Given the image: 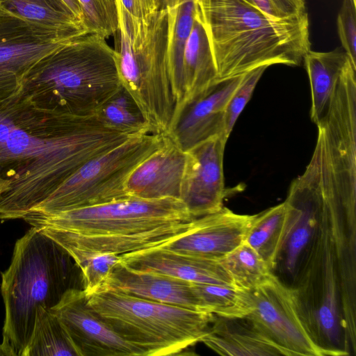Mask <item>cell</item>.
I'll use <instances>...</instances> for the list:
<instances>
[{
  "label": "cell",
  "instance_id": "cell-1",
  "mask_svg": "<svg viewBox=\"0 0 356 356\" xmlns=\"http://www.w3.org/2000/svg\"><path fill=\"white\" fill-rule=\"evenodd\" d=\"M129 138L95 114L37 108L19 89L0 99V177L10 181L0 220L22 218L85 163Z\"/></svg>",
  "mask_w": 356,
  "mask_h": 356
},
{
  "label": "cell",
  "instance_id": "cell-2",
  "mask_svg": "<svg viewBox=\"0 0 356 356\" xmlns=\"http://www.w3.org/2000/svg\"><path fill=\"white\" fill-rule=\"evenodd\" d=\"M22 219L66 251L120 255L160 247L186 233L195 221L179 199L135 197L56 213L31 211Z\"/></svg>",
  "mask_w": 356,
  "mask_h": 356
},
{
  "label": "cell",
  "instance_id": "cell-3",
  "mask_svg": "<svg viewBox=\"0 0 356 356\" xmlns=\"http://www.w3.org/2000/svg\"><path fill=\"white\" fill-rule=\"evenodd\" d=\"M218 81L261 66L300 65L311 49L307 12L273 17L245 0H194Z\"/></svg>",
  "mask_w": 356,
  "mask_h": 356
},
{
  "label": "cell",
  "instance_id": "cell-4",
  "mask_svg": "<svg viewBox=\"0 0 356 356\" xmlns=\"http://www.w3.org/2000/svg\"><path fill=\"white\" fill-rule=\"evenodd\" d=\"M122 86L115 50L88 33L40 59L19 90L37 108L82 116L94 114Z\"/></svg>",
  "mask_w": 356,
  "mask_h": 356
},
{
  "label": "cell",
  "instance_id": "cell-5",
  "mask_svg": "<svg viewBox=\"0 0 356 356\" xmlns=\"http://www.w3.org/2000/svg\"><path fill=\"white\" fill-rule=\"evenodd\" d=\"M79 268L70 254L40 229L32 227L15 243L8 268L1 274L5 306L3 336L22 356L40 307L50 311L77 284Z\"/></svg>",
  "mask_w": 356,
  "mask_h": 356
},
{
  "label": "cell",
  "instance_id": "cell-6",
  "mask_svg": "<svg viewBox=\"0 0 356 356\" xmlns=\"http://www.w3.org/2000/svg\"><path fill=\"white\" fill-rule=\"evenodd\" d=\"M118 27L115 52L122 86L148 122L152 134L167 132L175 99L168 66V10L149 18L133 17L117 0Z\"/></svg>",
  "mask_w": 356,
  "mask_h": 356
},
{
  "label": "cell",
  "instance_id": "cell-7",
  "mask_svg": "<svg viewBox=\"0 0 356 356\" xmlns=\"http://www.w3.org/2000/svg\"><path fill=\"white\" fill-rule=\"evenodd\" d=\"M91 309L145 356L181 355L201 342L216 316L102 288L86 295Z\"/></svg>",
  "mask_w": 356,
  "mask_h": 356
},
{
  "label": "cell",
  "instance_id": "cell-8",
  "mask_svg": "<svg viewBox=\"0 0 356 356\" xmlns=\"http://www.w3.org/2000/svg\"><path fill=\"white\" fill-rule=\"evenodd\" d=\"M161 141L162 134L130 137L85 163L31 211L56 213L129 197L126 190L129 176Z\"/></svg>",
  "mask_w": 356,
  "mask_h": 356
},
{
  "label": "cell",
  "instance_id": "cell-9",
  "mask_svg": "<svg viewBox=\"0 0 356 356\" xmlns=\"http://www.w3.org/2000/svg\"><path fill=\"white\" fill-rule=\"evenodd\" d=\"M250 292L252 309L246 316L285 356L332 355L317 341L295 290L273 273Z\"/></svg>",
  "mask_w": 356,
  "mask_h": 356
},
{
  "label": "cell",
  "instance_id": "cell-10",
  "mask_svg": "<svg viewBox=\"0 0 356 356\" xmlns=\"http://www.w3.org/2000/svg\"><path fill=\"white\" fill-rule=\"evenodd\" d=\"M86 33L32 23L0 7V99L15 93L43 56Z\"/></svg>",
  "mask_w": 356,
  "mask_h": 356
},
{
  "label": "cell",
  "instance_id": "cell-11",
  "mask_svg": "<svg viewBox=\"0 0 356 356\" xmlns=\"http://www.w3.org/2000/svg\"><path fill=\"white\" fill-rule=\"evenodd\" d=\"M50 312L60 322L77 356H145L91 309L81 288L68 290Z\"/></svg>",
  "mask_w": 356,
  "mask_h": 356
},
{
  "label": "cell",
  "instance_id": "cell-12",
  "mask_svg": "<svg viewBox=\"0 0 356 356\" xmlns=\"http://www.w3.org/2000/svg\"><path fill=\"white\" fill-rule=\"evenodd\" d=\"M221 136L210 138L186 152L180 200L194 218L219 211L227 192L223 158L227 143Z\"/></svg>",
  "mask_w": 356,
  "mask_h": 356
},
{
  "label": "cell",
  "instance_id": "cell-13",
  "mask_svg": "<svg viewBox=\"0 0 356 356\" xmlns=\"http://www.w3.org/2000/svg\"><path fill=\"white\" fill-rule=\"evenodd\" d=\"M245 74L220 81L185 104L173 115L165 134L185 152L216 136H221L227 140L225 134V110Z\"/></svg>",
  "mask_w": 356,
  "mask_h": 356
},
{
  "label": "cell",
  "instance_id": "cell-14",
  "mask_svg": "<svg viewBox=\"0 0 356 356\" xmlns=\"http://www.w3.org/2000/svg\"><path fill=\"white\" fill-rule=\"evenodd\" d=\"M253 218L254 215L236 213L224 207L196 218L191 229L159 248L220 259L245 241Z\"/></svg>",
  "mask_w": 356,
  "mask_h": 356
},
{
  "label": "cell",
  "instance_id": "cell-15",
  "mask_svg": "<svg viewBox=\"0 0 356 356\" xmlns=\"http://www.w3.org/2000/svg\"><path fill=\"white\" fill-rule=\"evenodd\" d=\"M186 153L166 134L160 146L131 172L126 182L129 197L180 200Z\"/></svg>",
  "mask_w": 356,
  "mask_h": 356
},
{
  "label": "cell",
  "instance_id": "cell-16",
  "mask_svg": "<svg viewBox=\"0 0 356 356\" xmlns=\"http://www.w3.org/2000/svg\"><path fill=\"white\" fill-rule=\"evenodd\" d=\"M102 288L161 303L205 312L193 282L158 273L135 270L124 265L121 261L113 267Z\"/></svg>",
  "mask_w": 356,
  "mask_h": 356
},
{
  "label": "cell",
  "instance_id": "cell-17",
  "mask_svg": "<svg viewBox=\"0 0 356 356\" xmlns=\"http://www.w3.org/2000/svg\"><path fill=\"white\" fill-rule=\"evenodd\" d=\"M121 262L135 270L164 274L193 283L233 284L218 259L159 247L121 254Z\"/></svg>",
  "mask_w": 356,
  "mask_h": 356
},
{
  "label": "cell",
  "instance_id": "cell-18",
  "mask_svg": "<svg viewBox=\"0 0 356 356\" xmlns=\"http://www.w3.org/2000/svg\"><path fill=\"white\" fill-rule=\"evenodd\" d=\"M201 342L221 355L279 356L283 351L248 318L216 316Z\"/></svg>",
  "mask_w": 356,
  "mask_h": 356
},
{
  "label": "cell",
  "instance_id": "cell-19",
  "mask_svg": "<svg viewBox=\"0 0 356 356\" xmlns=\"http://www.w3.org/2000/svg\"><path fill=\"white\" fill-rule=\"evenodd\" d=\"M183 76L184 97L181 106L173 115L178 113L185 104L202 95L218 83L208 37L196 11L184 49Z\"/></svg>",
  "mask_w": 356,
  "mask_h": 356
},
{
  "label": "cell",
  "instance_id": "cell-20",
  "mask_svg": "<svg viewBox=\"0 0 356 356\" xmlns=\"http://www.w3.org/2000/svg\"><path fill=\"white\" fill-rule=\"evenodd\" d=\"M349 60L344 50L339 48L327 52L310 49L305 54L303 63L311 90L310 118L316 125L327 112L340 76Z\"/></svg>",
  "mask_w": 356,
  "mask_h": 356
},
{
  "label": "cell",
  "instance_id": "cell-21",
  "mask_svg": "<svg viewBox=\"0 0 356 356\" xmlns=\"http://www.w3.org/2000/svg\"><path fill=\"white\" fill-rule=\"evenodd\" d=\"M291 227V213L283 202L254 215L245 241L257 251L273 271Z\"/></svg>",
  "mask_w": 356,
  "mask_h": 356
},
{
  "label": "cell",
  "instance_id": "cell-22",
  "mask_svg": "<svg viewBox=\"0 0 356 356\" xmlns=\"http://www.w3.org/2000/svg\"><path fill=\"white\" fill-rule=\"evenodd\" d=\"M195 13L194 0H185L178 7L168 10L167 58L172 90L175 99L174 113L179 108L184 97L183 58Z\"/></svg>",
  "mask_w": 356,
  "mask_h": 356
},
{
  "label": "cell",
  "instance_id": "cell-23",
  "mask_svg": "<svg viewBox=\"0 0 356 356\" xmlns=\"http://www.w3.org/2000/svg\"><path fill=\"white\" fill-rule=\"evenodd\" d=\"M0 7L22 19L51 29L88 33L63 0H0Z\"/></svg>",
  "mask_w": 356,
  "mask_h": 356
},
{
  "label": "cell",
  "instance_id": "cell-24",
  "mask_svg": "<svg viewBox=\"0 0 356 356\" xmlns=\"http://www.w3.org/2000/svg\"><path fill=\"white\" fill-rule=\"evenodd\" d=\"M94 114L106 127L130 137L152 134L140 108L123 86L101 104Z\"/></svg>",
  "mask_w": 356,
  "mask_h": 356
},
{
  "label": "cell",
  "instance_id": "cell-25",
  "mask_svg": "<svg viewBox=\"0 0 356 356\" xmlns=\"http://www.w3.org/2000/svg\"><path fill=\"white\" fill-rule=\"evenodd\" d=\"M77 356L57 316L40 307L31 340L22 356Z\"/></svg>",
  "mask_w": 356,
  "mask_h": 356
},
{
  "label": "cell",
  "instance_id": "cell-26",
  "mask_svg": "<svg viewBox=\"0 0 356 356\" xmlns=\"http://www.w3.org/2000/svg\"><path fill=\"white\" fill-rule=\"evenodd\" d=\"M236 287L252 291L273 273L265 261L244 241L218 259Z\"/></svg>",
  "mask_w": 356,
  "mask_h": 356
},
{
  "label": "cell",
  "instance_id": "cell-27",
  "mask_svg": "<svg viewBox=\"0 0 356 356\" xmlns=\"http://www.w3.org/2000/svg\"><path fill=\"white\" fill-rule=\"evenodd\" d=\"M204 310L223 318H243L252 309L250 292L233 284L193 283Z\"/></svg>",
  "mask_w": 356,
  "mask_h": 356
},
{
  "label": "cell",
  "instance_id": "cell-28",
  "mask_svg": "<svg viewBox=\"0 0 356 356\" xmlns=\"http://www.w3.org/2000/svg\"><path fill=\"white\" fill-rule=\"evenodd\" d=\"M67 252L80 270L82 289L86 295L102 288L113 267L121 261V255L113 252L76 250Z\"/></svg>",
  "mask_w": 356,
  "mask_h": 356
},
{
  "label": "cell",
  "instance_id": "cell-29",
  "mask_svg": "<svg viewBox=\"0 0 356 356\" xmlns=\"http://www.w3.org/2000/svg\"><path fill=\"white\" fill-rule=\"evenodd\" d=\"M88 33L104 38L115 35L118 27L117 0H78Z\"/></svg>",
  "mask_w": 356,
  "mask_h": 356
},
{
  "label": "cell",
  "instance_id": "cell-30",
  "mask_svg": "<svg viewBox=\"0 0 356 356\" xmlns=\"http://www.w3.org/2000/svg\"><path fill=\"white\" fill-rule=\"evenodd\" d=\"M267 66H261L246 72L242 81L229 98L224 116L225 134L229 138L242 111L252 95Z\"/></svg>",
  "mask_w": 356,
  "mask_h": 356
},
{
  "label": "cell",
  "instance_id": "cell-31",
  "mask_svg": "<svg viewBox=\"0 0 356 356\" xmlns=\"http://www.w3.org/2000/svg\"><path fill=\"white\" fill-rule=\"evenodd\" d=\"M339 36L344 51L356 67V1L343 0L337 17Z\"/></svg>",
  "mask_w": 356,
  "mask_h": 356
},
{
  "label": "cell",
  "instance_id": "cell-32",
  "mask_svg": "<svg viewBox=\"0 0 356 356\" xmlns=\"http://www.w3.org/2000/svg\"><path fill=\"white\" fill-rule=\"evenodd\" d=\"M124 8L134 18L145 20L159 10L156 0H120Z\"/></svg>",
  "mask_w": 356,
  "mask_h": 356
},
{
  "label": "cell",
  "instance_id": "cell-33",
  "mask_svg": "<svg viewBox=\"0 0 356 356\" xmlns=\"http://www.w3.org/2000/svg\"><path fill=\"white\" fill-rule=\"evenodd\" d=\"M270 1L283 17L297 15L307 12L304 0H270Z\"/></svg>",
  "mask_w": 356,
  "mask_h": 356
},
{
  "label": "cell",
  "instance_id": "cell-34",
  "mask_svg": "<svg viewBox=\"0 0 356 356\" xmlns=\"http://www.w3.org/2000/svg\"><path fill=\"white\" fill-rule=\"evenodd\" d=\"M273 17H283L270 3V0H245Z\"/></svg>",
  "mask_w": 356,
  "mask_h": 356
},
{
  "label": "cell",
  "instance_id": "cell-35",
  "mask_svg": "<svg viewBox=\"0 0 356 356\" xmlns=\"http://www.w3.org/2000/svg\"><path fill=\"white\" fill-rule=\"evenodd\" d=\"M185 0H156L158 10H170L178 7Z\"/></svg>",
  "mask_w": 356,
  "mask_h": 356
},
{
  "label": "cell",
  "instance_id": "cell-36",
  "mask_svg": "<svg viewBox=\"0 0 356 356\" xmlns=\"http://www.w3.org/2000/svg\"><path fill=\"white\" fill-rule=\"evenodd\" d=\"M17 356L9 340L3 336L2 343L0 344V356Z\"/></svg>",
  "mask_w": 356,
  "mask_h": 356
},
{
  "label": "cell",
  "instance_id": "cell-37",
  "mask_svg": "<svg viewBox=\"0 0 356 356\" xmlns=\"http://www.w3.org/2000/svg\"><path fill=\"white\" fill-rule=\"evenodd\" d=\"M73 13L83 22V13L78 0H63Z\"/></svg>",
  "mask_w": 356,
  "mask_h": 356
},
{
  "label": "cell",
  "instance_id": "cell-38",
  "mask_svg": "<svg viewBox=\"0 0 356 356\" xmlns=\"http://www.w3.org/2000/svg\"><path fill=\"white\" fill-rule=\"evenodd\" d=\"M10 185V181L0 177V195L5 192Z\"/></svg>",
  "mask_w": 356,
  "mask_h": 356
},
{
  "label": "cell",
  "instance_id": "cell-39",
  "mask_svg": "<svg viewBox=\"0 0 356 356\" xmlns=\"http://www.w3.org/2000/svg\"><path fill=\"white\" fill-rule=\"evenodd\" d=\"M354 1H356V0H354Z\"/></svg>",
  "mask_w": 356,
  "mask_h": 356
}]
</instances>
